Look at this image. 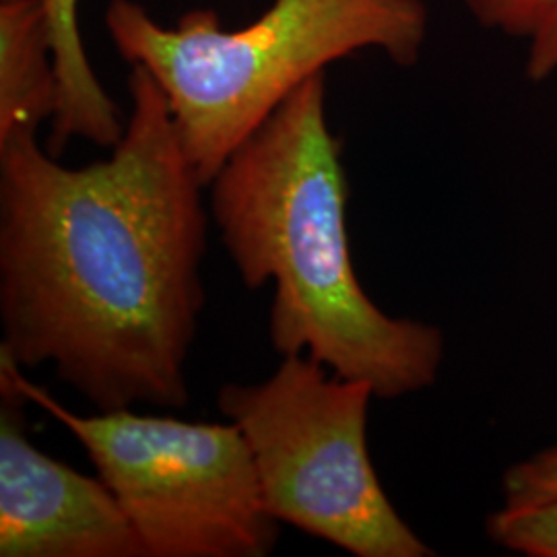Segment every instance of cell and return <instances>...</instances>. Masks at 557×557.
I'll use <instances>...</instances> for the list:
<instances>
[{
  "mask_svg": "<svg viewBox=\"0 0 557 557\" xmlns=\"http://www.w3.org/2000/svg\"><path fill=\"white\" fill-rule=\"evenodd\" d=\"M108 160L66 168L38 133L0 139V351L50 363L98 411L182 409L205 306V188L160 85L128 77Z\"/></svg>",
  "mask_w": 557,
  "mask_h": 557,
  "instance_id": "6da1fadb",
  "label": "cell"
},
{
  "mask_svg": "<svg viewBox=\"0 0 557 557\" xmlns=\"http://www.w3.org/2000/svg\"><path fill=\"white\" fill-rule=\"evenodd\" d=\"M326 119V73L298 89L221 165L211 215L248 289L273 281L269 338L379 398L432 386L440 329L384 314L361 289L347 239V176Z\"/></svg>",
  "mask_w": 557,
  "mask_h": 557,
  "instance_id": "7a4b0ae2",
  "label": "cell"
},
{
  "mask_svg": "<svg viewBox=\"0 0 557 557\" xmlns=\"http://www.w3.org/2000/svg\"><path fill=\"white\" fill-rule=\"evenodd\" d=\"M106 29L131 66L160 85L180 139L205 186L299 85L335 60L382 50L416 64L428 36L421 0H275L239 29L213 9H193L174 27L135 0H112Z\"/></svg>",
  "mask_w": 557,
  "mask_h": 557,
  "instance_id": "3957f363",
  "label": "cell"
},
{
  "mask_svg": "<svg viewBox=\"0 0 557 557\" xmlns=\"http://www.w3.org/2000/svg\"><path fill=\"white\" fill-rule=\"evenodd\" d=\"M324 368L310 356H285L271 379L220 388L218 407L248 442L267 512L351 556H434L395 510L370 460L374 388L329 379Z\"/></svg>",
  "mask_w": 557,
  "mask_h": 557,
  "instance_id": "277c9868",
  "label": "cell"
},
{
  "mask_svg": "<svg viewBox=\"0 0 557 557\" xmlns=\"http://www.w3.org/2000/svg\"><path fill=\"white\" fill-rule=\"evenodd\" d=\"M0 379L81 442L135 527L145 557H262L278 539L238 425L133 413L77 416L0 351Z\"/></svg>",
  "mask_w": 557,
  "mask_h": 557,
  "instance_id": "5b68a950",
  "label": "cell"
},
{
  "mask_svg": "<svg viewBox=\"0 0 557 557\" xmlns=\"http://www.w3.org/2000/svg\"><path fill=\"white\" fill-rule=\"evenodd\" d=\"M25 403L0 379V557H145L110 487L32 442Z\"/></svg>",
  "mask_w": 557,
  "mask_h": 557,
  "instance_id": "8992f818",
  "label": "cell"
},
{
  "mask_svg": "<svg viewBox=\"0 0 557 557\" xmlns=\"http://www.w3.org/2000/svg\"><path fill=\"white\" fill-rule=\"evenodd\" d=\"M59 108V75L40 0H0V139L38 133Z\"/></svg>",
  "mask_w": 557,
  "mask_h": 557,
  "instance_id": "52a82bcc",
  "label": "cell"
},
{
  "mask_svg": "<svg viewBox=\"0 0 557 557\" xmlns=\"http://www.w3.org/2000/svg\"><path fill=\"white\" fill-rule=\"evenodd\" d=\"M48 13L54 62L59 75V108L48 139V151L60 156L73 139L114 147L124 124L119 108L103 89L81 38L79 0H40Z\"/></svg>",
  "mask_w": 557,
  "mask_h": 557,
  "instance_id": "ba28073f",
  "label": "cell"
},
{
  "mask_svg": "<svg viewBox=\"0 0 557 557\" xmlns=\"http://www.w3.org/2000/svg\"><path fill=\"white\" fill-rule=\"evenodd\" d=\"M473 17L529 41L527 71L545 79L557 69V0H465Z\"/></svg>",
  "mask_w": 557,
  "mask_h": 557,
  "instance_id": "9c48e42d",
  "label": "cell"
},
{
  "mask_svg": "<svg viewBox=\"0 0 557 557\" xmlns=\"http://www.w3.org/2000/svg\"><path fill=\"white\" fill-rule=\"evenodd\" d=\"M487 535L524 556L557 557V499L529 508L504 506L487 518Z\"/></svg>",
  "mask_w": 557,
  "mask_h": 557,
  "instance_id": "30bf717a",
  "label": "cell"
},
{
  "mask_svg": "<svg viewBox=\"0 0 557 557\" xmlns=\"http://www.w3.org/2000/svg\"><path fill=\"white\" fill-rule=\"evenodd\" d=\"M506 508H529L557 499V446L537 453L504 473Z\"/></svg>",
  "mask_w": 557,
  "mask_h": 557,
  "instance_id": "8fae6325",
  "label": "cell"
}]
</instances>
